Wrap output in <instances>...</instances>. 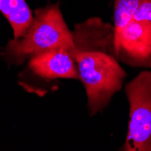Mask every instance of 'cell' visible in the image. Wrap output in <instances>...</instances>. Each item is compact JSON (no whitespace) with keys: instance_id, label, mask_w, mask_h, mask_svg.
Masks as SVG:
<instances>
[{"instance_id":"obj_1","label":"cell","mask_w":151,"mask_h":151,"mask_svg":"<svg viewBox=\"0 0 151 151\" xmlns=\"http://www.w3.org/2000/svg\"><path fill=\"white\" fill-rule=\"evenodd\" d=\"M57 49L72 52L73 35L59 4H49L35 11L28 29L21 37L10 40L0 51V56L9 65L18 66L40 53Z\"/></svg>"},{"instance_id":"obj_2","label":"cell","mask_w":151,"mask_h":151,"mask_svg":"<svg viewBox=\"0 0 151 151\" xmlns=\"http://www.w3.org/2000/svg\"><path fill=\"white\" fill-rule=\"evenodd\" d=\"M79 80L87 95L90 116H95L109 104L122 88L127 76L117 58L103 52H81L73 54Z\"/></svg>"},{"instance_id":"obj_3","label":"cell","mask_w":151,"mask_h":151,"mask_svg":"<svg viewBox=\"0 0 151 151\" xmlns=\"http://www.w3.org/2000/svg\"><path fill=\"white\" fill-rule=\"evenodd\" d=\"M129 104L128 133L121 150L151 151V71H142L125 86Z\"/></svg>"},{"instance_id":"obj_4","label":"cell","mask_w":151,"mask_h":151,"mask_svg":"<svg viewBox=\"0 0 151 151\" xmlns=\"http://www.w3.org/2000/svg\"><path fill=\"white\" fill-rule=\"evenodd\" d=\"M115 57L134 67H146L151 58V24L132 20L115 34Z\"/></svg>"},{"instance_id":"obj_5","label":"cell","mask_w":151,"mask_h":151,"mask_svg":"<svg viewBox=\"0 0 151 151\" xmlns=\"http://www.w3.org/2000/svg\"><path fill=\"white\" fill-rule=\"evenodd\" d=\"M24 73L46 83L59 79L79 80L75 60L72 52L67 49L52 50L30 58Z\"/></svg>"},{"instance_id":"obj_6","label":"cell","mask_w":151,"mask_h":151,"mask_svg":"<svg viewBox=\"0 0 151 151\" xmlns=\"http://www.w3.org/2000/svg\"><path fill=\"white\" fill-rule=\"evenodd\" d=\"M73 49L72 54L81 52H103L115 56L114 26L99 17H91L78 24L72 31Z\"/></svg>"},{"instance_id":"obj_7","label":"cell","mask_w":151,"mask_h":151,"mask_svg":"<svg viewBox=\"0 0 151 151\" xmlns=\"http://www.w3.org/2000/svg\"><path fill=\"white\" fill-rule=\"evenodd\" d=\"M0 12L9 22L14 39L21 37L34 20L32 10L25 0H0Z\"/></svg>"},{"instance_id":"obj_8","label":"cell","mask_w":151,"mask_h":151,"mask_svg":"<svg viewBox=\"0 0 151 151\" xmlns=\"http://www.w3.org/2000/svg\"><path fill=\"white\" fill-rule=\"evenodd\" d=\"M140 2L141 0H115L113 25L115 34L119 33L132 21Z\"/></svg>"},{"instance_id":"obj_9","label":"cell","mask_w":151,"mask_h":151,"mask_svg":"<svg viewBox=\"0 0 151 151\" xmlns=\"http://www.w3.org/2000/svg\"><path fill=\"white\" fill-rule=\"evenodd\" d=\"M148 68L151 69V58H150V62H149V64H148Z\"/></svg>"}]
</instances>
